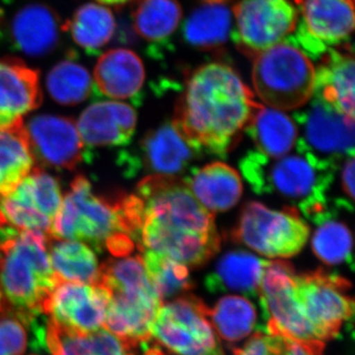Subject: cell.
Wrapping results in <instances>:
<instances>
[{"mask_svg": "<svg viewBox=\"0 0 355 355\" xmlns=\"http://www.w3.org/2000/svg\"><path fill=\"white\" fill-rule=\"evenodd\" d=\"M340 183L345 193V198L350 202L354 200V156H349L343 161L340 171Z\"/></svg>", "mask_w": 355, "mask_h": 355, "instance_id": "obj_40", "label": "cell"}, {"mask_svg": "<svg viewBox=\"0 0 355 355\" xmlns=\"http://www.w3.org/2000/svg\"><path fill=\"white\" fill-rule=\"evenodd\" d=\"M146 79L141 60L128 49H113L103 53L94 70L98 92L114 99H135Z\"/></svg>", "mask_w": 355, "mask_h": 355, "instance_id": "obj_23", "label": "cell"}, {"mask_svg": "<svg viewBox=\"0 0 355 355\" xmlns=\"http://www.w3.org/2000/svg\"><path fill=\"white\" fill-rule=\"evenodd\" d=\"M60 25L50 7L32 3L20 9L8 26V38L16 51L30 57H44L55 50Z\"/></svg>", "mask_w": 355, "mask_h": 355, "instance_id": "obj_21", "label": "cell"}, {"mask_svg": "<svg viewBox=\"0 0 355 355\" xmlns=\"http://www.w3.org/2000/svg\"><path fill=\"white\" fill-rule=\"evenodd\" d=\"M46 343L51 355H137L133 352L135 347L107 329L77 335L62 330L50 321L46 326Z\"/></svg>", "mask_w": 355, "mask_h": 355, "instance_id": "obj_29", "label": "cell"}, {"mask_svg": "<svg viewBox=\"0 0 355 355\" xmlns=\"http://www.w3.org/2000/svg\"><path fill=\"white\" fill-rule=\"evenodd\" d=\"M137 116L130 105L98 102L90 105L78 121L83 144L90 146H120L132 139Z\"/></svg>", "mask_w": 355, "mask_h": 355, "instance_id": "obj_20", "label": "cell"}, {"mask_svg": "<svg viewBox=\"0 0 355 355\" xmlns=\"http://www.w3.org/2000/svg\"><path fill=\"white\" fill-rule=\"evenodd\" d=\"M260 105L234 69L214 62L189 77L173 123L198 153L224 158Z\"/></svg>", "mask_w": 355, "mask_h": 355, "instance_id": "obj_2", "label": "cell"}, {"mask_svg": "<svg viewBox=\"0 0 355 355\" xmlns=\"http://www.w3.org/2000/svg\"><path fill=\"white\" fill-rule=\"evenodd\" d=\"M315 231L312 249L319 260L329 266L347 263L354 270L352 258V235L343 222L333 218L322 221Z\"/></svg>", "mask_w": 355, "mask_h": 355, "instance_id": "obj_36", "label": "cell"}, {"mask_svg": "<svg viewBox=\"0 0 355 355\" xmlns=\"http://www.w3.org/2000/svg\"><path fill=\"white\" fill-rule=\"evenodd\" d=\"M265 261L244 251L225 254L205 277V288L210 293L237 292L243 296L257 297Z\"/></svg>", "mask_w": 355, "mask_h": 355, "instance_id": "obj_25", "label": "cell"}, {"mask_svg": "<svg viewBox=\"0 0 355 355\" xmlns=\"http://www.w3.org/2000/svg\"><path fill=\"white\" fill-rule=\"evenodd\" d=\"M212 328L217 336L228 343L240 342L253 331L257 311L245 296L227 295L207 309Z\"/></svg>", "mask_w": 355, "mask_h": 355, "instance_id": "obj_33", "label": "cell"}, {"mask_svg": "<svg viewBox=\"0 0 355 355\" xmlns=\"http://www.w3.org/2000/svg\"><path fill=\"white\" fill-rule=\"evenodd\" d=\"M24 123L0 130V198L7 197L35 168Z\"/></svg>", "mask_w": 355, "mask_h": 355, "instance_id": "obj_27", "label": "cell"}, {"mask_svg": "<svg viewBox=\"0 0 355 355\" xmlns=\"http://www.w3.org/2000/svg\"><path fill=\"white\" fill-rule=\"evenodd\" d=\"M200 155L174 123H167L146 133L137 147L121 153L120 165L128 177L141 172L146 176L180 177Z\"/></svg>", "mask_w": 355, "mask_h": 355, "instance_id": "obj_16", "label": "cell"}, {"mask_svg": "<svg viewBox=\"0 0 355 355\" xmlns=\"http://www.w3.org/2000/svg\"><path fill=\"white\" fill-rule=\"evenodd\" d=\"M118 233L127 234L121 225L116 196L96 195L87 178H74L53 220L51 237L83 242L101 252L107 240Z\"/></svg>", "mask_w": 355, "mask_h": 355, "instance_id": "obj_7", "label": "cell"}, {"mask_svg": "<svg viewBox=\"0 0 355 355\" xmlns=\"http://www.w3.org/2000/svg\"><path fill=\"white\" fill-rule=\"evenodd\" d=\"M298 214L295 207L279 211L263 203L249 202L242 210L232 238L268 258H291L303 249L310 234Z\"/></svg>", "mask_w": 355, "mask_h": 355, "instance_id": "obj_8", "label": "cell"}, {"mask_svg": "<svg viewBox=\"0 0 355 355\" xmlns=\"http://www.w3.org/2000/svg\"><path fill=\"white\" fill-rule=\"evenodd\" d=\"M183 179L200 205L214 214L232 209L242 197L241 178L225 163L191 168Z\"/></svg>", "mask_w": 355, "mask_h": 355, "instance_id": "obj_22", "label": "cell"}, {"mask_svg": "<svg viewBox=\"0 0 355 355\" xmlns=\"http://www.w3.org/2000/svg\"><path fill=\"white\" fill-rule=\"evenodd\" d=\"M300 137L296 148L340 166L354 156V121L322 100L313 97L309 106L294 114Z\"/></svg>", "mask_w": 355, "mask_h": 355, "instance_id": "obj_14", "label": "cell"}, {"mask_svg": "<svg viewBox=\"0 0 355 355\" xmlns=\"http://www.w3.org/2000/svg\"><path fill=\"white\" fill-rule=\"evenodd\" d=\"M315 69L312 97L354 119V60L352 53L330 49Z\"/></svg>", "mask_w": 355, "mask_h": 355, "instance_id": "obj_24", "label": "cell"}, {"mask_svg": "<svg viewBox=\"0 0 355 355\" xmlns=\"http://www.w3.org/2000/svg\"><path fill=\"white\" fill-rule=\"evenodd\" d=\"M27 345L24 323L12 315H0V355H23Z\"/></svg>", "mask_w": 355, "mask_h": 355, "instance_id": "obj_37", "label": "cell"}, {"mask_svg": "<svg viewBox=\"0 0 355 355\" xmlns=\"http://www.w3.org/2000/svg\"><path fill=\"white\" fill-rule=\"evenodd\" d=\"M101 3L109 4V6H120V4L125 3L128 0H98Z\"/></svg>", "mask_w": 355, "mask_h": 355, "instance_id": "obj_42", "label": "cell"}, {"mask_svg": "<svg viewBox=\"0 0 355 355\" xmlns=\"http://www.w3.org/2000/svg\"><path fill=\"white\" fill-rule=\"evenodd\" d=\"M252 77L254 91L266 105L294 110L312 98L315 67L304 51L286 39L254 55Z\"/></svg>", "mask_w": 355, "mask_h": 355, "instance_id": "obj_6", "label": "cell"}, {"mask_svg": "<svg viewBox=\"0 0 355 355\" xmlns=\"http://www.w3.org/2000/svg\"><path fill=\"white\" fill-rule=\"evenodd\" d=\"M141 252L147 275L161 298L174 297L195 287L188 266L150 250Z\"/></svg>", "mask_w": 355, "mask_h": 355, "instance_id": "obj_35", "label": "cell"}, {"mask_svg": "<svg viewBox=\"0 0 355 355\" xmlns=\"http://www.w3.org/2000/svg\"><path fill=\"white\" fill-rule=\"evenodd\" d=\"M64 30L86 53L94 55L113 38L116 20L107 7L86 3L77 9Z\"/></svg>", "mask_w": 355, "mask_h": 355, "instance_id": "obj_31", "label": "cell"}, {"mask_svg": "<svg viewBox=\"0 0 355 355\" xmlns=\"http://www.w3.org/2000/svg\"><path fill=\"white\" fill-rule=\"evenodd\" d=\"M233 355H275L272 336L259 327L242 347L233 349Z\"/></svg>", "mask_w": 355, "mask_h": 355, "instance_id": "obj_39", "label": "cell"}, {"mask_svg": "<svg viewBox=\"0 0 355 355\" xmlns=\"http://www.w3.org/2000/svg\"><path fill=\"white\" fill-rule=\"evenodd\" d=\"M258 151L272 158L291 153L298 137L295 121L279 110L260 105L244 128Z\"/></svg>", "mask_w": 355, "mask_h": 355, "instance_id": "obj_26", "label": "cell"}, {"mask_svg": "<svg viewBox=\"0 0 355 355\" xmlns=\"http://www.w3.org/2000/svg\"><path fill=\"white\" fill-rule=\"evenodd\" d=\"M232 29V13L223 3H207L191 14L184 23L187 43L198 49L218 48L228 40Z\"/></svg>", "mask_w": 355, "mask_h": 355, "instance_id": "obj_32", "label": "cell"}, {"mask_svg": "<svg viewBox=\"0 0 355 355\" xmlns=\"http://www.w3.org/2000/svg\"><path fill=\"white\" fill-rule=\"evenodd\" d=\"M96 284L108 292L105 329L133 347L149 342L163 299L149 279L141 256L109 259L100 266Z\"/></svg>", "mask_w": 355, "mask_h": 355, "instance_id": "obj_5", "label": "cell"}, {"mask_svg": "<svg viewBox=\"0 0 355 355\" xmlns=\"http://www.w3.org/2000/svg\"><path fill=\"white\" fill-rule=\"evenodd\" d=\"M270 335L275 355H324V343L321 340H299L279 334Z\"/></svg>", "mask_w": 355, "mask_h": 355, "instance_id": "obj_38", "label": "cell"}, {"mask_svg": "<svg viewBox=\"0 0 355 355\" xmlns=\"http://www.w3.org/2000/svg\"><path fill=\"white\" fill-rule=\"evenodd\" d=\"M108 307V292L99 284L62 282L44 304V313L62 330L88 335L104 327Z\"/></svg>", "mask_w": 355, "mask_h": 355, "instance_id": "obj_17", "label": "cell"}, {"mask_svg": "<svg viewBox=\"0 0 355 355\" xmlns=\"http://www.w3.org/2000/svg\"><path fill=\"white\" fill-rule=\"evenodd\" d=\"M49 256L58 282L97 284L100 266L92 248L73 240L49 238Z\"/></svg>", "mask_w": 355, "mask_h": 355, "instance_id": "obj_30", "label": "cell"}, {"mask_svg": "<svg viewBox=\"0 0 355 355\" xmlns=\"http://www.w3.org/2000/svg\"><path fill=\"white\" fill-rule=\"evenodd\" d=\"M182 19L178 0H139L133 9L135 31L150 44L151 55L158 58V51L166 48Z\"/></svg>", "mask_w": 355, "mask_h": 355, "instance_id": "obj_28", "label": "cell"}, {"mask_svg": "<svg viewBox=\"0 0 355 355\" xmlns=\"http://www.w3.org/2000/svg\"><path fill=\"white\" fill-rule=\"evenodd\" d=\"M302 0H241L234 8L232 39L247 55L282 43L295 31Z\"/></svg>", "mask_w": 355, "mask_h": 355, "instance_id": "obj_11", "label": "cell"}, {"mask_svg": "<svg viewBox=\"0 0 355 355\" xmlns=\"http://www.w3.org/2000/svg\"><path fill=\"white\" fill-rule=\"evenodd\" d=\"M293 266L284 261H265L258 296L268 334L299 340L315 338L297 296Z\"/></svg>", "mask_w": 355, "mask_h": 355, "instance_id": "obj_13", "label": "cell"}, {"mask_svg": "<svg viewBox=\"0 0 355 355\" xmlns=\"http://www.w3.org/2000/svg\"><path fill=\"white\" fill-rule=\"evenodd\" d=\"M39 72L19 58H0V130L22 123L41 105Z\"/></svg>", "mask_w": 355, "mask_h": 355, "instance_id": "obj_19", "label": "cell"}, {"mask_svg": "<svg viewBox=\"0 0 355 355\" xmlns=\"http://www.w3.org/2000/svg\"><path fill=\"white\" fill-rule=\"evenodd\" d=\"M62 200L58 180L35 167L10 195L0 198V227L51 235Z\"/></svg>", "mask_w": 355, "mask_h": 355, "instance_id": "obj_12", "label": "cell"}, {"mask_svg": "<svg viewBox=\"0 0 355 355\" xmlns=\"http://www.w3.org/2000/svg\"><path fill=\"white\" fill-rule=\"evenodd\" d=\"M51 97L62 105H76L87 99L92 92L90 73L72 58L62 60L51 69L46 77Z\"/></svg>", "mask_w": 355, "mask_h": 355, "instance_id": "obj_34", "label": "cell"}, {"mask_svg": "<svg viewBox=\"0 0 355 355\" xmlns=\"http://www.w3.org/2000/svg\"><path fill=\"white\" fill-rule=\"evenodd\" d=\"M338 169V165L296 147L295 153L277 158L249 151L240 161L243 177L254 193L289 200L315 224L336 216L330 209L328 191Z\"/></svg>", "mask_w": 355, "mask_h": 355, "instance_id": "obj_3", "label": "cell"}, {"mask_svg": "<svg viewBox=\"0 0 355 355\" xmlns=\"http://www.w3.org/2000/svg\"><path fill=\"white\" fill-rule=\"evenodd\" d=\"M41 231H20L0 239V313L29 324L60 284Z\"/></svg>", "mask_w": 355, "mask_h": 355, "instance_id": "obj_4", "label": "cell"}, {"mask_svg": "<svg viewBox=\"0 0 355 355\" xmlns=\"http://www.w3.org/2000/svg\"><path fill=\"white\" fill-rule=\"evenodd\" d=\"M300 15L295 34L287 39L313 60L347 43L354 32V0H302Z\"/></svg>", "mask_w": 355, "mask_h": 355, "instance_id": "obj_15", "label": "cell"}, {"mask_svg": "<svg viewBox=\"0 0 355 355\" xmlns=\"http://www.w3.org/2000/svg\"><path fill=\"white\" fill-rule=\"evenodd\" d=\"M207 309L191 294L179 296L161 306L151 324V338L178 355H225Z\"/></svg>", "mask_w": 355, "mask_h": 355, "instance_id": "obj_9", "label": "cell"}, {"mask_svg": "<svg viewBox=\"0 0 355 355\" xmlns=\"http://www.w3.org/2000/svg\"><path fill=\"white\" fill-rule=\"evenodd\" d=\"M296 291L303 314L321 342L340 336L343 324L354 319L352 284L336 273L323 270L295 275Z\"/></svg>", "mask_w": 355, "mask_h": 355, "instance_id": "obj_10", "label": "cell"}, {"mask_svg": "<svg viewBox=\"0 0 355 355\" xmlns=\"http://www.w3.org/2000/svg\"><path fill=\"white\" fill-rule=\"evenodd\" d=\"M205 3H224V2L228 1V0H203Z\"/></svg>", "mask_w": 355, "mask_h": 355, "instance_id": "obj_43", "label": "cell"}, {"mask_svg": "<svg viewBox=\"0 0 355 355\" xmlns=\"http://www.w3.org/2000/svg\"><path fill=\"white\" fill-rule=\"evenodd\" d=\"M149 342H150V340H149ZM149 342L144 343V345L146 347V352H144V355H166L164 352L159 349L158 347H156V345H151L150 347V343Z\"/></svg>", "mask_w": 355, "mask_h": 355, "instance_id": "obj_41", "label": "cell"}, {"mask_svg": "<svg viewBox=\"0 0 355 355\" xmlns=\"http://www.w3.org/2000/svg\"><path fill=\"white\" fill-rule=\"evenodd\" d=\"M141 200L139 249L150 250L195 268L220 249L214 214L177 176H146L137 186Z\"/></svg>", "mask_w": 355, "mask_h": 355, "instance_id": "obj_1", "label": "cell"}, {"mask_svg": "<svg viewBox=\"0 0 355 355\" xmlns=\"http://www.w3.org/2000/svg\"><path fill=\"white\" fill-rule=\"evenodd\" d=\"M28 137L35 160L55 169L73 170L84 157V144L76 121L40 114L29 121Z\"/></svg>", "mask_w": 355, "mask_h": 355, "instance_id": "obj_18", "label": "cell"}]
</instances>
